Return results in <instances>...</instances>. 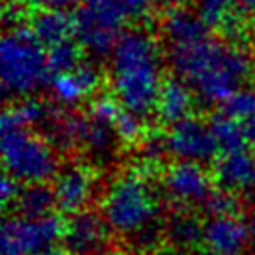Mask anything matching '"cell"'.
Returning a JSON list of instances; mask_svg holds the SVG:
<instances>
[{
    "instance_id": "obj_38",
    "label": "cell",
    "mask_w": 255,
    "mask_h": 255,
    "mask_svg": "<svg viewBox=\"0 0 255 255\" xmlns=\"http://www.w3.org/2000/svg\"><path fill=\"white\" fill-rule=\"evenodd\" d=\"M34 2H36V0H34Z\"/></svg>"
},
{
    "instance_id": "obj_30",
    "label": "cell",
    "mask_w": 255,
    "mask_h": 255,
    "mask_svg": "<svg viewBox=\"0 0 255 255\" xmlns=\"http://www.w3.org/2000/svg\"><path fill=\"white\" fill-rule=\"evenodd\" d=\"M19 194H21L19 181L6 173V177L2 179V184H0V198H2L4 207L11 205V203L15 205V201H17V198H19Z\"/></svg>"
},
{
    "instance_id": "obj_20",
    "label": "cell",
    "mask_w": 255,
    "mask_h": 255,
    "mask_svg": "<svg viewBox=\"0 0 255 255\" xmlns=\"http://www.w3.org/2000/svg\"><path fill=\"white\" fill-rule=\"evenodd\" d=\"M203 226L205 224H201L188 209H181L164 224V235L173 248L194 250L203 242Z\"/></svg>"
},
{
    "instance_id": "obj_13",
    "label": "cell",
    "mask_w": 255,
    "mask_h": 255,
    "mask_svg": "<svg viewBox=\"0 0 255 255\" xmlns=\"http://www.w3.org/2000/svg\"><path fill=\"white\" fill-rule=\"evenodd\" d=\"M214 179L220 188L235 196L255 198V155L246 149L224 153L214 168Z\"/></svg>"
},
{
    "instance_id": "obj_35",
    "label": "cell",
    "mask_w": 255,
    "mask_h": 255,
    "mask_svg": "<svg viewBox=\"0 0 255 255\" xmlns=\"http://www.w3.org/2000/svg\"><path fill=\"white\" fill-rule=\"evenodd\" d=\"M149 255H179L177 252H171V250H156V252H153V254Z\"/></svg>"
},
{
    "instance_id": "obj_28",
    "label": "cell",
    "mask_w": 255,
    "mask_h": 255,
    "mask_svg": "<svg viewBox=\"0 0 255 255\" xmlns=\"http://www.w3.org/2000/svg\"><path fill=\"white\" fill-rule=\"evenodd\" d=\"M207 213L211 216H226V214H237L239 211V198L235 196L233 192L222 190L214 192L213 196L209 198L205 203Z\"/></svg>"
},
{
    "instance_id": "obj_1",
    "label": "cell",
    "mask_w": 255,
    "mask_h": 255,
    "mask_svg": "<svg viewBox=\"0 0 255 255\" xmlns=\"http://www.w3.org/2000/svg\"><path fill=\"white\" fill-rule=\"evenodd\" d=\"M166 52L173 71L207 105H224L246 84L255 67L244 47L214 39L211 34L166 45Z\"/></svg>"
},
{
    "instance_id": "obj_25",
    "label": "cell",
    "mask_w": 255,
    "mask_h": 255,
    "mask_svg": "<svg viewBox=\"0 0 255 255\" xmlns=\"http://www.w3.org/2000/svg\"><path fill=\"white\" fill-rule=\"evenodd\" d=\"M114 130L118 134L120 143H138L143 140V121L142 116L130 112L127 108H121L118 118L114 120Z\"/></svg>"
},
{
    "instance_id": "obj_12",
    "label": "cell",
    "mask_w": 255,
    "mask_h": 255,
    "mask_svg": "<svg viewBox=\"0 0 255 255\" xmlns=\"http://www.w3.org/2000/svg\"><path fill=\"white\" fill-rule=\"evenodd\" d=\"M110 226L105 216L95 211H80L64 224V244L71 255H93L105 250L110 237Z\"/></svg>"
},
{
    "instance_id": "obj_29",
    "label": "cell",
    "mask_w": 255,
    "mask_h": 255,
    "mask_svg": "<svg viewBox=\"0 0 255 255\" xmlns=\"http://www.w3.org/2000/svg\"><path fill=\"white\" fill-rule=\"evenodd\" d=\"M2 15H4V22L11 28H17V24L24 19L26 15V6L22 0H6L4 2V9H2Z\"/></svg>"
},
{
    "instance_id": "obj_27",
    "label": "cell",
    "mask_w": 255,
    "mask_h": 255,
    "mask_svg": "<svg viewBox=\"0 0 255 255\" xmlns=\"http://www.w3.org/2000/svg\"><path fill=\"white\" fill-rule=\"evenodd\" d=\"M118 7L125 13L128 21H136L142 19L149 11H153L158 6L168 7H181L186 0H114Z\"/></svg>"
},
{
    "instance_id": "obj_24",
    "label": "cell",
    "mask_w": 255,
    "mask_h": 255,
    "mask_svg": "<svg viewBox=\"0 0 255 255\" xmlns=\"http://www.w3.org/2000/svg\"><path fill=\"white\" fill-rule=\"evenodd\" d=\"M211 128H213L214 140L218 143V149L224 153L244 149V143L248 142V134H246L244 127L224 112L211 121Z\"/></svg>"
},
{
    "instance_id": "obj_14",
    "label": "cell",
    "mask_w": 255,
    "mask_h": 255,
    "mask_svg": "<svg viewBox=\"0 0 255 255\" xmlns=\"http://www.w3.org/2000/svg\"><path fill=\"white\" fill-rule=\"evenodd\" d=\"M203 242L211 250L239 255L250 244L248 222H242L237 214L211 216L203 226Z\"/></svg>"
},
{
    "instance_id": "obj_36",
    "label": "cell",
    "mask_w": 255,
    "mask_h": 255,
    "mask_svg": "<svg viewBox=\"0 0 255 255\" xmlns=\"http://www.w3.org/2000/svg\"><path fill=\"white\" fill-rule=\"evenodd\" d=\"M93 255H120L118 252H114V250H101V252H97V254Z\"/></svg>"
},
{
    "instance_id": "obj_11",
    "label": "cell",
    "mask_w": 255,
    "mask_h": 255,
    "mask_svg": "<svg viewBox=\"0 0 255 255\" xmlns=\"http://www.w3.org/2000/svg\"><path fill=\"white\" fill-rule=\"evenodd\" d=\"M103 84V73L99 65L90 60H82L73 69L52 75L50 93L58 105L65 108H75L84 101L95 97Z\"/></svg>"
},
{
    "instance_id": "obj_4",
    "label": "cell",
    "mask_w": 255,
    "mask_h": 255,
    "mask_svg": "<svg viewBox=\"0 0 255 255\" xmlns=\"http://www.w3.org/2000/svg\"><path fill=\"white\" fill-rule=\"evenodd\" d=\"M49 52L32 30L9 28L0 41V80L9 97H34L49 82Z\"/></svg>"
},
{
    "instance_id": "obj_22",
    "label": "cell",
    "mask_w": 255,
    "mask_h": 255,
    "mask_svg": "<svg viewBox=\"0 0 255 255\" xmlns=\"http://www.w3.org/2000/svg\"><path fill=\"white\" fill-rule=\"evenodd\" d=\"M17 211L26 218H43L49 216L52 207H56L54 192L47 184H26L15 201Z\"/></svg>"
},
{
    "instance_id": "obj_6",
    "label": "cell",
    "mask_w": 255,
    "mask_h": 255,
    "mask_svg": "<svg viewBox=\"0 0 255 255\" xmlns=\"http://www.w3.org/2000/svg\"><path fill=\"white\" fill-rule=\"evenodd\" d=\"M128 19L114 0H86L75 15L78 45L95 56L110 54Z\"/></svg>"
},
{
    "instance_id": "obj_37",
    "label": "cell",
    "mask_w": 255,
    "mask_h": 255,
    "mask_svg": "<svg viewBox=\"0 0 255 255\" xmlns=\"http://www.w3.org/2000/svg\"><path fill=\"white\" fill-rule=\"evenodd\" d=\"M252 58H254V65H255V45H254V52H252Z\"/></svg>"
},
{
    "instance_id": "obj_33",
    "label": "cell",
    "mask_w": 255,
    "mask_h": 255,
    "mask_svg": "<svg viewBox=\"0 0 255 255\" xmlns=\"http://www.w3.org/2000/svg\"><path fill=\"white\" fill-rule=\"evenodd\" d=\"M37 255H71L69 252L65 248H58V246H50V248L43 250V252H39Z\"/></svg>"
},
{
    "instance_id": "obj_34",
    "label": "cell",
    "mask_w": 255,
    "mask_h": 255,
    "mask_svg": "<svg viewBox=\"0 0 255 255\" xmlns=\"http://www.w3.org/2000/svg\"><path fill=\"white\" fill-rule=\"evenodd\" d=\"M198 255H231V254H222V252H216V250L207 248V250H203V252H199Z\"/></svg>"
},
{
    "instance_id": "obj_32",
    "label": "cell",
    "mask_w": 255,
    "mask_h": 255,
    "mask_svg": "<svg viewBox=\"0 0 255 255\" xmlns=\"http://www.w3.org/2000/svg\"><path fill=\"white\" fill-rule=\"evenodd\" d=\"M248 233H250V246H252V250H254L255 254V211L250 214L248 218Z\"/></svg>"
},
{
    "instance_id": "obj_31",
    "label": "cell",
    "mask_w": 255,
    "mask_h": 255,
    "mask_svg": "<svg viewBox=\"0 0 255 255\" xmlns=\"http://www.w3.org/2000/svg\"><path fill=\"white\" fill-rule=\"evenodd\" d=\"M239 9L246 17H254L255 19V0H239Z\"/></svg>"
},
{
    "instance_id": "obj_16",
    "label": "cell",
    "mask_w": 255,
    "mask_h": 255,
    "mask_svg": "<svg viewBox=\"0 0 255 255\" xmlns=\"http://www.w3.org/2000/svg\"><path fill=\"white\" fill-rule=\"evenodd\" d=\"M30 30L45 47L50 49L71 41V36H75V17L65 13V9L43 7L32 17Z\"/></svg>"
},
{
    "instance_id": "obj_18",
    "label": "cell",
    "mask_w": 255,
    "mask_h": 255,
    "mask_svg": "<svg viewBox=\"0 0 255 255\" xmlns=\"http://www.w3.org/2000/svg\"><path fill=\"white\" fill-rule=\"evenodd\" d=\"M198 13L201 19L213 26L226 32L227 36L239 37L244 32V19L239 13V0H196Z\"/></svg>"
},
{
    "instance_id": "obj_21",
    "label": "cell",
    "mask_w": 255,
    "mask_h": 255,
    "mask_svg": "<svg viewBox=\"0 0 255 255\" xmlns=\"http://www.w3.org/2000/svg\"><path fill=\"white\" fill-rule=\"evenodd\" d=\"M84 120L86 116L54 110L45 125L47 132H49V140L62 149L80 147L82 132H84Z\"/></svg>"
},
{
    "instance_id": "obj_26",
    "label": "cell",
    "mask_w": 255,
    "mask_h": 255,
    "mask_svg": "<svg viewBox=\"0 0 255 255\" xmlns=\"http://www.w3.org/2000/svg\"><path fill=\"white\" fill-rule=\"evenodd\" d=\"M80 62H82V58H80V45H75L73 41H65L62 45L50 47L49 67L52 75L69 71L77 64H80Z\"/></svg>"
},
{
    "instance_id": "obj_2",
    "label": "cell",
    "mask_w": 255,
    "mask_h": 255,
    "mask_svg": "<svg viewBox=\"0 0 255 255\" xmlns=\"http://www.w3.org/2000/svg\"><path fill=\"white\" fill-rule=\"evenodd\" d=\"M164 80V54L156 37L142 28L123 32L108 64V82L121 107L142 118L155 112Z\"/></svg>"
},
{
    "instance_id": "obj_9",
    "label": "cell",
    "mask_w": 255,
    "mask_h": 255,
    "mask_svg": "<svg viewBox=\"0 0 255 255\" xmlns=\"http://www.w3.org/2000/svg\"><path fill=\"white\" fill-rule=\"evenodd\" d=\"M164 145L166 153L173 158L199 164L213 160L220 151L211 123H205L192 116L170 125L168 132L164 134Z\"/></svg>"
},
{
    "instance_id": "obj_7",
    "label": "cell",
    "mask_w": 255,
    "mask_h": 255,
    "mask_svg": "<svg viewBox=\"0 0 255 255\" xmlns=\"http://www.w3.org/2000/svg\"><path fill=\"white\" fill-rule=\"evenodd\" d=\"M64 237V224L56 216H13L2 226L0 255H37Z\"/></svg>"
},
{
    "instance_id": "obj_19",
    "label": "cell",
    "mask_w": 255,
    "mask_h": 255,
    "mask_svg": "<svg viewBox=\"0 0 255 255\" xmlns=\"http://www.w3.org/2000/svg\"><path fill=\"white\" fill-rule=\"evenodd\" d=\"M52 108L47 107L36 97H24L13 107H7L0 118V127L2 130L9 128H30L37 125H47V121L52 116Z\"/></svg>"
},
{
    "instance_id": "obj_8",
    "label": "cell",
    "mask_w": 255,
    "mask_h": 255,
    "mask_svg": "<svg viewBox=\"0 0 255 255\" xmlns=\"http://www.w3.org/2000/svg\"><path fill=\"white\" fill-rule=\"evenodd\" d=\"M162 190L164 196L181 209L205 205L214 194L213 175L203 164L175 160L164 170Z\"/></svg>"
},
{
    "instance_id": "obj_17",
    "label": "cell",
    "mask_w": 255,
    "mask_h": 255,
    "mask_svg": "<svg viewBox=\"0 0 255 255\" xmlns=\"http://www.w3.org/2000/svg\"><path fill=\"white\" fill-rule=\"evenodd\" d=\"M118 142L120 140H118V134L114 130L112 121L95 118L92 114L86 116L80 147H84L93 160H97L101 164L110 162L116 155Z\"/></svg>"
},
{
    "instance_id": "obj_23",
    "label": "cell",
    "mask_w": 255,
    "mask_h": 255,
    "mask_svg": "<svg viewBox=\"0 0 255 255\" xmlns=\"http://www.w3.org/2000/svg\"><path fill=\"white\" fill-rule=\"evenodd\" d=\"M224 114L231 116L241 123L248 140L255 142V84L242 86L224 103Z\"/></svg>"
},
{
    "instance_id": "obj_5",
    "label": "cell",
    "mask_w": 255,
    "mask_h": 255,
    "mask_svg": "<svg viewBox=\"0 0 255 255\" xmlns=\"http://www.w3.org/2000/svg\"><path fill=\"white\" fill-rule=\"evenodd\" d=\"M2 164L7 175L24 184H45L60 171L54 143L30 128L2 130Z\"/></svg>"
},
{
    "instance_id": "obj_3",
    "label": "cell",
    "mask_w": 255,
    "mask_h": 255,
    "mask_svg": "<svg viewBox=\"0 0 255 255\" xmlns=\"http://www.w3.org/2000/svg\"><path fill=\"white\" fill-rule=\"evenodd\" d=\"M103 216L114 233L132 239L140 231L158 224L160 198L143 168L121 171L108 183L101 201Z\"/></svg>"
},
{
    "instance_id": "obj_15",
    "label": "cell",
    "mask_w": 255,
    "mask_h": 255,
    "mask_svg": "<svg viewBox=\"0 0 255 255\" xmlns=\"http://www.w3.org/2000/svg\"><path fill=\"white\" fill-rule=\"evenodd\" d=\"M194 101L196 93L188 82H184L183 78H166L156 99L155 114L162 123L173 125L177 121L190 118Z\"/></svg>"
},
{
    "instance_id": "obj_10",
    "label": "cell",
    "mask_w": 255,
    "mask_h": 255,
    "mask_svg": "<svg viewBox=\"0 0 255 255\" xmlns=\"http://www.w3.org/2000/svg\"><path fill=\"white\" fill-rule=\"evenodd\" d=\"M54 199L62 213L86 211L99 194V177L90 164L71 162L60 168L54 177Z\"/></svg>"
}]
</instances>
